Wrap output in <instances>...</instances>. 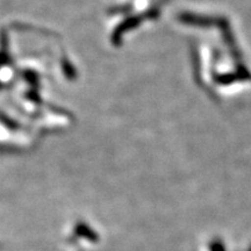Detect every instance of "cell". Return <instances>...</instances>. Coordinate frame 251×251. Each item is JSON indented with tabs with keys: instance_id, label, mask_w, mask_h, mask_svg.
Wrapping results in <instances>:
<instances>
[{
	"instance_id": "6da1fadb",
	"label": "cell",
	"mask_w": 251,
	"mask_h": 251,
	"mask_svg": "<svg viewBox=\"0 0 251 251\" xmlns=\"http://www.w3.org/2000/svg\"><path fill=\"white\" fill-rule=\"evenodd\" d=\"M209 251H226V247L220 240H214L209 244Z\"/></svg>"
},
{
	"instance_id": "7a4b0ae2",
	"label": "cell",
	"mask_w": 251,
	"mask_h": 251,
	"mask_svg": "<svg viewBox=\"0 0 251 251\" xmlns=\"http://www.w3.org/2000/svg\"><path fill=\"white\" fill-rule=\"evenodd\" d=\"M250 251H251V249H250Z\"/></svg>"
}]
</instances>
